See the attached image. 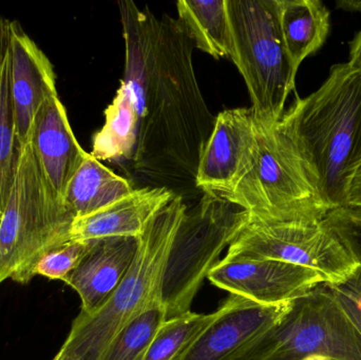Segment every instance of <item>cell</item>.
Returning <instances> with one entry per match:
<instances>
[{
	"mask_svg": "<svg viewBox=\"0 0 361 360\" xmlns=\"http://www.w3.org/2000/svg\"><path fill=\"white\" fill-rule=\"evenodd\" d=\"M125 38L122 82L140 114L135 168L195 179L216 118L202 97L192 63V40L178 19L154 16L120 1Z\"/></svg>",
	"mask_w": 361,
	"mask_h": 360,
	"instance_id": "obj_1",
	"label": "cell"
},
{
	"mask_svg": "<svg viewBox=\"0 0 361 360\" xmlns=\"http://www.w3.org/2000/svg\"><path fill=\"white\" fill-rule=\"evenodd\" d=\"M302 159L330 211L345 206L361 166V71L332 66L317 90L294 103L278 123Z\"/></svg>",
	"mask_w": 361,
	"mask_h": 360,
	"instance_id": "obj_2",
	"label": "cell"
},
{
	"mask_svg": "<svg viewBox=\"0 0 361 360\" xmlns=\"http://www.w3.org/2000/svg\"><path fill=\"white\" fill-rule=\"evenodd\" d=\"M187 213L182 197L152 218L140 236L135 262L111 297L92 314L80 312L52 360H99L118 334L160 294L161 276L173 240Z\"/></svg>",
	"mask_w": 361,
	"mask_h": 360,
	"instance_id": "obj_3",
	"label": "cell"
},
{
	"mask_svg": "<svg viewBox=\"0 0 361 360\" xmlns=\"http://www.w3.org/2000/svg\"><path fill=\"white\" fill-rule=\"evenodd\" d=\"M73 215L47 179L32 144L21 148L10 199L0 223V285H27L48 252L70 241Z\"/></svg>",
	"mask_w": 361,
	"mask_h": 360,
	"instance_id": "obj_4",
	"label": "cell"
},
{
	"mask_svg": "<svg viewBox=\"0 0 361 360\" xmlns=\"http://www.w3.org/2000/svg\"><path fill=\"white\" fill-rule=\"evenodd\" d=\"M233 53L257 124L280 122L297 73L286 52L279 23V0H227Z\"/></svg>",
	"mask_w": 361,
	"mask_h": 360,
	"instance_id": "obj_5",
	"label": "cell"
},
{
	"mask_svg": "<svg viewBox=\"0 0 361 360\" xmlns=\"http://www.w3.org/2000/svg\"><path fill=\"white\" fill-rule=\"evenodd\" d=\"M257 126L252 168L222 199L259 221H322L330 209L290 139L278 124Z\"/></svg>",
	"mask_w": 361,
	"mask_h": 360,
	"instance_id": "obj_6",
	"label": "cell"
},
{
	"mask_svg": "<svg viewBox=\"0 0 361 360\" xmlns=\"http://www.w3.org/2000/svg\"><path fill=\"white\" fill-rule=\"evenodd\" d=\"M246 217L243 209L207 194L195 213H186L161 276L160 299L167 319L190 312L202 283Z\"/></svg>",
	"mask_w": 361,
	"mask_h": 360,
	"instance_id": "obj_7",
	"label": "cell"
},
{
	"mask_svg": "<svg viewBox=\"0 0 361 360\" xmlns=\"http://www.w3.org/2000/svg\"><path fill=\"white\" fill-rule=\"evenodd\" d=\"M312 355L361 360V332L328 283L295 299L271 330L233 360H302Z\"/></svg>",
	"mask_w": 361,
	"mask_h": 360,
	"instance_id": "obj_8",
	"label": "cell"
},
{
	"mask_svg": "<svg viewBox=\"0 0 361 360\" xmlns=\"http://www.w3.org/2000/svg\"><path fill=\"white\" fill-rule=\"evenodd\" d=\"M223 259L288 262L316 271L333 285L360 268L324 221L267 222L248 216Z\"/></svg>",
	"mask_w": 361,
	"mask_h": 360,
	"instance_id": "obj_9",
	"label": "cell"
},
{
	"mask_svg": "<svg viewBox=\"0 0 361 360\" xmlns=\"http://www.w3.org/2000/svg\"><path fill=\"white\" fill-rule=\"evenodd\" d=\"M257 137L258 126L250 108L220 112L200 156L197 187L220 198L231 194L252 168Z\"/></svg>",
	"mask_w": 361,
	"mask_h": 360,
	"instance_id": "obj_10",
	"label": "cell"
},
{
	"mask_svg": "<svg viewBox=\"0 0 361 360\" xmlns=\"http://www.w3.org/2000/svg\"><path fill=\"white\" fill-rule=\"evenodd\" d=\"M207 278L219 289L260 306L294 302L326 283L324 277L311 268L269 259H222Z\"/></svg>",
	"mask_w": 361,
	"mask_h": 360,
	"instance_id": "obj_11",
	"label": "cell"
},
{
	"mask_svg": "<svg viewBox=\"0 0 361 360\" xmlns=\"http://www.w3.org/2000/svg\"><path fill=\"white\" fill-rule=\"evenodd\" d=\"M11 94L15 127L21 147L31 141L36 120L46 104L59 95L56 74L50 59L11 20Z\"/></svg>",
	"mask_w": 361,
	"mask_h": 360,
	"instance_id": "obj_12",
	"label": "cell"
},
{
	"mask_svg": "<svg viewBox=\"0 0 361 360\" xmlns=\"http://www.w3.org/2000/svg\"><path fill=\"white\" fill-rule=\"evenodd\" d=\"M292 302L260 306L242 298L206 328L180 360H233L290 310Z\"/></svg>",
	"mask_w": 361,
	"mask_h": 360,
	"instance_id": "obj_13",
	"label": "cell"
},
{
	"mask_svg": "<svg viewBox=\"0 0 361 360\" xmlns=\"http://www.w3.org/2000/svg\"><path fill=\"white\" fill-rule=\"evenodd\" d=\"M140 237H110L90 241L75 270L63 280L80 296L84 314L99 310L124 281L135 262Z\"/></svg>",
	"mask_w": 361,
	"mask_h": 360,
	"instance_id": "obj_14",
	"label": "cell"
},
{
	"mask_svg": "<svg viewBox=\"0 0 361 360\" xmlns=\"http://www.w3.org/2000/svg\"><path fill=\"white\" fill-rule=\"evenodd\" d=\"M30 143L47 179L65 198L70 181L88 152L78 144L59 95L52 97L40 112Z\"/></svg>",
	"mask_w": 361,
	"mask_h": 360,
	"instance_id": "obj_15",
	"label": "cell"
},
{
	"mask_svg": "<svg viewBox=\"0 0 361 360\" xmlns=\"http://www.w3.org/2000/svg\"><path fill=\"white\" fill-rule=\"evenodd\" d=\"M175 197L166 187H145L72 223L70 241L99 240L110 237H140L152 218Z\"/></svg>",
	"mask_w": 361,
	"mask_h": 360,
	"instance_id": "obj_16",
	"label": "cell"
},
{
	"mask_svg": "<svg viewBox=\"0 0 361 360\" xmlns=\"http://www.w3.org/2000/svg\"><path fill=\"white\" fill-rule=\"evenodd\" d=\"M279 23L294 71L326 42L331 13L322 0H279Z\"/></svg>",
	"mask_w": 361,
	"mask_h": 360,
	"instance_id": "obj_17",
	"label": "cell"
},
{
	"mask_svg": "<svg viewBox=\"0 0 361 360\" xmlns=\"http://www.w3.org/2000/svg\"><path fill=\"white\" fill-rule=\"evenodd\" d=\"M135 190L130 183L87 154L66 190L65 200L74 219L87 217Z\"/></svg>",
	"mask_w": 361,
	"mask_h": 360,
	"instance_id": "obj_18",
	"label": "cell"
},
{
	"mask_svg": "<svg viewBox=\"0 0 361 360\" xmlns=\"http://www.w3.org/2000/svg\"><path fill=\"white\" fill-rule=\"evenodd\" d=\"M11 20L0 17V223L14 183L21 145L11 94Z\"/></svg>",
	"mask_w": 361,
	"mask_h": 360,
	"instance_id": "obj_19",
	"label": "cell"
},
{
	"mask_svg": "<svg viewBox=\"0 0 361 360\" xmlns=\"http://www.w3.org/2000/svg\"><path fill=\"white\" fill-rule=\"evenodd\" d=\"M140 131V114L135 97L121 80L112 103L105 110V124L93 137V158L101 161L135 158Z\"/></svg>",
	"mask_w": 361,
	"mask_h": 360,
	"instance_id": "obj_20",
	"label": "cell"
},
{
	"mask_svg": "<svg viewBox=\"0 0 361 360\" xmlns=\"http://www.w3.org/2000/svg\"><path fill=\"white\" fill-rule=\"evenodd\" d=\"M227 0H179L177 10L180 25L200 50L231 58L233 53Z\"/></svg>",
	"mask_w": 361,
	"mask_h": 360,
	"instance_id": "obj_21",
	"label": "cell"
},
{
	"mask_svg": "<svg viewBox=\"0 0 361 360\" xmlns=\"http://www.w3.org/2000/svg\"><path fill=\"white\" fill-rule=\"evenodd\" d=\"M241 299L239 296L231 295L218 310L210 314H197L190 311L167 319L154 336L143 360H180L206 328Z\"/></svg>",
	"mask_w": 361,
	"mask_h": 360,
	"instance_id": "obj_22",
	"label": "cell"
},
{
	"mask_svg": "<svg viewBox=\"0 0 361 360\" xmlns=\"http://www.w3.org/2000/svg\"><path fill=\"white\" fill-rule=\"evenodd\" d=\"M166 321L159 294L118 334L99 360H143Z\"/></svg>",
	"mask_w": 361,
	"mask_h": 360,
	"instance_id": "obj_23",
	"label": "cell"
},
{
	"mask_svg": "<svg viewBox=\"0 0 361 360\" xmlns=\"http://www.w3.org/2000/svg\"><path fill=\"white\" fill-rule=\"evenodd\" d=\"M90 241H69L48 252L32 268V277L42 276L51 280H65L82 261Z\"/></svg>",
	"mask_w": 361,
	"mask_h": 360,
	"instance_id": "obj_24",
	"label": "cell"
},
{
	"mask_svg": "<svg viewBox=\"0 0 361 360\" xmlns=\"http://www.w3.org/2000/svg\"><path fill=\"white\" fill-rule=\"evenodd\" d=\"M322 221L361 268V207L345 205L332 209Z\"/></svg>",
	"mask_w": 361,
	"mask_h": 360,
	"instance_id": "obj_25",
	"label": "cell"
},
{
	"mask_svg": "<svg viewBox=\"0 0 361 360\" xmlns=\"http://www.w3.org/2000/svg\"><path fill=\"white\" fill-rule=\"evenodd\" d=\"M329 285V283H328ZM343 310L361 332V268L338 285H329Z\"/></svg>",
	"mask_w": 361,
	"mask_h": 360,
	"instance_id": "obj_26",
	"label": "cell"
},
{
	"mask_svg": "<svg viewBox=\"0 0 361 360\" xmlns=\"http://www.w3.org/2000/svg\"><path fill=\"white\" fill-rule=\"evenodd\" d=\"M347 63L354 69L361 71V29L350 42L349 61Z\"/></svg>",
	"mask_w": 361,
	"mask_h": 360,
	"instance_id": "obj_27",
	"label": "cell"
},
{
	"mask_svg": "<svg viewBox=\"0 0 361 360\" xmlns=\"http://www.w3.org/2000/svg\"><path fill=\"white\" fill-rule=\"evenodd\" d=\"M347 205L361 207V166L356 171L350 187Z\"/></svg>",
	"mask_w": 361,
	"mask_h": 360,
	"instance_id": "obj_28",
	"label": "cell"
},
{
	"mask_svg": "<svg viewBox=\"0 0 361 360\" xmlns=\"http://www.w3.org/2000/svg\"><path fill=\"white\" fill-rule=\"evenodd\" d=\"M336 6L348 12L361 13V0H338Z\"/></svg>",
	"mask_w": 361,
	"mask_h": 360,
	"instance_id": "obj_29",
	"label": "cell"
},
{
	"mask_svg": "<svg viewBox=\"0 0 361 360\" xmlns=\"http://www.w3.org/2000/svg\"><path fill=\"white\" fill-rule=\"evenodd\" d=\"M302 360H338L331 359V357L328 356H322V355H312V356L307 357V359Z\"/></svg>",
	"mask_w": 361,
	"mask_h": 360,
	"instance_id": "obj_30",
	"label": "cell"
}]
</instances>
